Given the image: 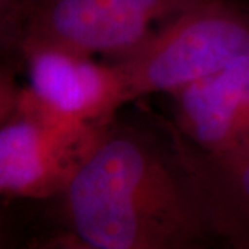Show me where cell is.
Masks as SVG:
<instances>
[{"mask_svg":"<svg viewBox=\"0 0 249 249\" xmlns=\"http://www.w3.org/2000/svg\"><path fill=\"white\" fill-rule=\"evenodd\" d=\"M53 199L64 247L194 249L213 238L165 122L154 130L118 114Z\"/></svg>","mask_w":249,"mask_h":249,"instance_id":"6da1fadb","label":"cell"},{"mask_svg":"<svg viewBox=\"0 0 249 249\" xmlns=\"http://www.w3.org/2000/svg\"><path fill=\"white\" fill-rule=\"evenodd\" d=\"M249 55V11L231 0H198L115 64L130 103L170 94Z\"/></svg>","mask_w":249,"mask_h":249,"instance_id":"7a4b0ae2","label":"cell"},{"mask_svg":"<svg viewBox=\"0 0 249 249\" xmlns=\"http://www.w3.org/2000/svg\"><path fill=\"white\" fill-rule=\"evenodd\" d=\"M196 1L27 0L19 43L43 42L115 61Z\"/></svg>","mask_w":249,"mask_h":249,"instance_id":"3957f363","label":"cell"},{"mask_svg":"<svg viewBox=\"0 0 249 249\" xmlns=\"http://www.w3.org/2000/svg\"><path fill=\"white\" fill-rule=\"evenodd\" d=\"M16 57L27 75L21 103L55 122L106 124L130 103L114 61L31 40L18 45Z\"/></svg>","mask_w":249,"mask_h":249,"instance_id":"277c9868","label":"cell"},{"mask_svg":"<svg viewBox=\"0 0 249 249\" xmlns=\"http://www.w3.org/2000/svg\"><path fill=\"white\" fill-rule=\"evenodd\" d=\"M108 124H60L19 100L14 115L0 124V196L53 199Z\"/></svg>","mask_w":249,"mask_h":249,"instance_id":"5b68a950","label":"cell"},{"mask_svg":"<svg viewBox=\"0 0 249 249\" xmlns=\"http://www.w3.org/2000/svg\"><path fill=\"white\" fill-rule=\"evenodd\" d=\"M169 124L211 154L249 150V55L170 94Z\"/></svg>","mask_w":249,"mask_h":249,"instance_id":"8992f818","label":"cell"},{"mask_svg":"<svg viewBox=\"0 0 249 249\" xmlns=\"http://www.w3.org/2000/svg\"><path fill=\"white\" fill-rule=\"evenodd\" d=\"M196 186L213 238L249 249V150L211 154L165 122Z\"/></svg>","mask_w":249,"mask_h":249,"instance_id":"52a82bcc","label":"cell"},{"mask_svg":"<svg viewBox=\"0 0 249 249\" xmlns=\"http://www.w3.org/2000/svg\"><path fill=\"white\" fill-rule=\"evenodd\" d=\"M27 0H0V60L17 53Z\"/></svg>","mask_w":249,"mask_h":249,"instance_id":"ba28073f","label":"cell"},{"mask_svg":"<svg viewBox=\"0 0 249 249\" xmlns=\"http://www.w3.org/2000/svg\"><path fill=\"white\" fill-rule=\"evenodd\" d=\"M21 91L22 88L17 83L13 65L0 60V124L17 111Z\"/></svg>","mask_w":249,"mask_h":249,"instance_id":"9c48e42d","label":"cell"}]
</instances>
